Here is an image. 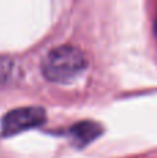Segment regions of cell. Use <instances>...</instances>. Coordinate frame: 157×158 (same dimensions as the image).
<instances>
[{"mask_svg":"<svg viewBox=\"0 0 157 158\" xmlns=\"http://www.w3.org/2000/svg\"><path fill=\"white\" fill-rule=\"evenodd\" d=\"M155 32H156V36H157V17H156V21H155Z\"/></svg>","mask_w":157,"mask_h":158,"instance_id":"5b68a950","label":"cell"},{"mask_svg":"<svg viewBox=\"0 0 157 158\" xmlns=\"http://www.w3.org/2000/svg\"><path fill=\"white\" fill-rule=\"evenodd\" d=\"M46 121V111L42 107H22L7 112L2 119L3 136H13L22 131L40 126Z\"/></svg>","mask_w":157,"mask_h":158,"instance_id":"7a4b0ae2","label":"cell"},{"mask_svg":"<svg viewBox=\"0 0 157 158\" xmlns=\"http://www.w3.org/2000/svg\"><path fill=\"white\" fill-rule=\"evenodd\" d=\"M102 133V126L92 121H82L74 125L70 131V135L75 139V142L79 146H85L88 143L93 142L99 135Z\"/></svg>","mask_w":157,"mask_h":158,"instance_id":"3957f363","label":"cell"},{"mask_svg":"<svg viewBox=\"0 0 157 158\" xmlns=\"http://www.w3.org/2000/svg\"><path fill=\"white\" fill-rule=\"evenodd\" d=\"M86 57L78 47L63 44L52 49L43 57L40 69L43 77L53 83H68L86 68Z\"/></svg>","mask_w":157,"mask_h":158,"instance_id":"6da1fadb","label":"cell"},{"mask_svg":"<svg viewBox=\"0 0 157 158\" xmlns=\"http://www.w3.org/2000/svg\"><path fill=\"white\" fill-rule=\"evenodd\" d=\"M7 63V60H3V58L0 60V83H3L7 79V72L11 69V65Z\"/></svg>","mask_w":157,"mask_h":158,"instance_id":"277c9868","label":"cell"}]
</instances>
